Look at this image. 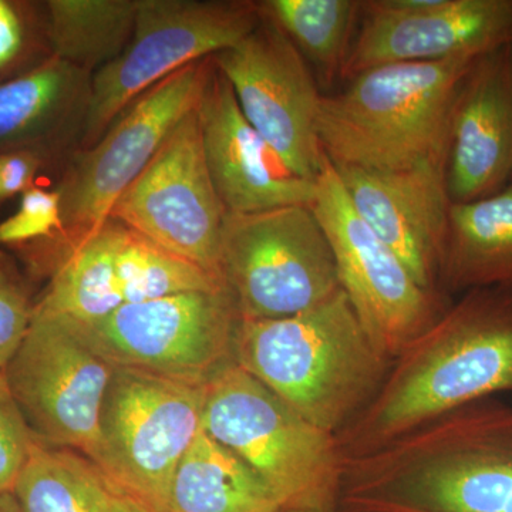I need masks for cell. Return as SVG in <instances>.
Returning <instances> with one entry per match:
<instances>
[{
	"instance_id": "1",
	"label": "cell",
	"mask_w": 512,
	"mask_h": 512,
	"mask_svg": "<svg viewBox=\"0 0 512 512\" xmlns=\"http://www.w3.org/2000/svg\"><path fill=\"white\" fill-rule=\"evenodd\" d=\"M501 393H512V289H476L394 357L375 399L336 436L340 450L372 453Z\"/></svg>"
},
{
	"instance_id": "2",
	"label": "cell",
	"mask_w": 512,
	"mask_h": 512,
	"mask_svg": "<svg viewBox=\"0 0 512 512\" xmlns=\"http://www.w3.org/2000/svg\"><path fill=\"white\" fill-rule=\"evenodd\" d=\"M338 512H512V406L491 397L346 457Z\"/></svg>"
},
{
	"instance_id": "3",
	"label": "cell",
	"mask_w": 512,
	"mask_h": 512,
	"mask_svg": "<svg viewBox=\"0 0 512 512\" xmlns=\"http://www.w3.org/2000/svg\"><path fill=\"white\" fill-rule=\"evenodd\" d=\"M234 362L306 420L338 436L375 399L393 360L373 343L340 291L289 318L239 320Z\"/></svg>"
},
{
	"instance_id": "4",
	"label": "cell",
	"mask_w": 512,
	"mask_h": 512,
	"mask_svg": "<svg viewBox=\"0 0 512 512\" xmlns=\"http://www.w3.org/2000/svg\"><path fill=\"white\" fill-rule=\"evenodd\" d=\"M480 57L390 63L356 74L322 96L318 138L336 168L403 170L447 157L451 110Z\"/></svg>"
},
{
	"instance_id": "5",
	"label": "cell",
	"mask_w": 512,
	"mask_h": 512,
	"mask_svg": "<svg viewBox=\"0 0 512 512\" xmlns=\"http://www.w3.org/2000/svg\"><path fill=\"white\" fill-rule=\"evenodd\" d=\"M202 430L241 458L281 508L338 511L345 456L319 429L235 362L204 384Z\"/></svg>"
},
{
	"instance_id": "6",
	"label": "cell",
	"mask_w": 512,
	"mask_h": 512,
	"mask_svg": "<svg viewBox=\"0 0 512 512\" xmlns=\"http://www.w3.org/2000/svg\"><path fill=\"white\" fill-rule=\"evenodd\" d=\"M218 274L239 318L284 319L338 295V269L308 205L227 214Z\"/></svg>"
},
{
	"instance_id": "7",
	"label": "cell",
	"mask_w": 512,
	"mask_h": 512,
	"mask_svg": "<svg viewBox=\"0 0 512 512\" xmlns=\"http://www.w3.org/2000/svg\"><path fill=\"white\" fill-rule=\"evenodd\" d=\"M204 384L116 367L90 458L148 511L167 512L175 470L201 430Z\"/></svg>"
},
{
	"instance_id": "8",
	"label": "cell",
	"mask_w": 512,
	"mask_h": 512,
	"mask_svg": "<svg viewBox=\"0 0 512 512\" xmlns=\"http://www.w3.org/2000/svg\"><path fill=\"white\" fill-rule=\"evenodd\" d=\"M261 22L252 0H138L124 52L93 74L79 147L96 143L121 111L161 80L229 49Z\"/></svg>"
},
{
	"instance_id": "9",
	"label": "cell",
	"mask_w": 512,
	"mask_h": 512,
	"mask_svg": "<svg viewBox=\"0 0 512 512\" xmlns=\"http://www.w3.org/2000/svg\"><path fill=\"white\" fill-rule=\"evenodd\" d=\"M212 57L161 80L121 111L103 136L64 160L56 190L62 200V252L110 220L120 195L150 164L175 127L197 107Z\"/></svg>"
},
{
	"instance_id": "10",
	"label": "cell",
	"mask_w": 512,
	"mask_h": 512,
	"mask_svg": "<svg viewBox=\"0 0 512 512\" xmlns=\"http://www.w3.org/2000/svg\"><path fill=\"white\" fill-rule=\"evenodd\" d=\"M311 208L332 248L340 288L370 339L393 360L446 311V295L420 286L357 214L325 154Z\"/></svg>"
},
{
	"instance_id": "11",
	"label": "cell",
	"mask_w": 512,
	"mask_h": 512,
	"mask_svg": "<svg viewBox=\"0 0 512 512\" xmlns=\"http://www.w3.org/2000/svg\"><path fill=\"white\" fill-rule=\"evenodd\" d=\"M70 320L87 345L113 366L205 384L234 362L241 318L222 288L126 303L99 322Z\"/></svg>"
},
{
	"instance_id": "12",
	"label": "cell",
	"mask_w": 512,
	"mask_h": 512,
	"mask_svg": "<svg viewBox=\"0 0 512 512\" xmlns=\"http://www.w3.org/2000/svg\"><path fill=\"white\" fill-rule=\"evenodd\" d=\"M114 369L87 345L72 320L35 303L28 332L5 373L40 443L90 457Z\"/></svg>"
},
{
	"instance_id": "13",
	"label": "cell",
	"mask_w": 512,
	"mask_h": 512,
	"mask_svg": "<svg viewBox=\"0 0 512 512\" xmlns=\"http://www.w3.org/2000/svg\"><path fill=\"white\" fill-rule=\"evenodd\" d=\"M225 217L205 160L197 107L110 212V220L218 278Z\"/></svg>"
},
{
	"instance_id": "14",
	"label": "cell",
	"mask_w": 512,
	"mask_h": 512,
	"mask_svg": "<svg viewBox=\"0 0 512 512\" xmlns=\"http://www.w3.org/2000/svg\"><path fill=\"white\" fill-rule=\"evenodd\" d=\"M212 62L227 77L256 133L289 170L316 181L323 161L318 138L322 94L311 67L285 33L261 15L248 36L212 56Z\"/></svg>"
},
{
	"instance_id": "15",
	"label": "cell",
	"mask_w": 512,
	"mask_h": 512,
	"mask_svg": "<svg viewBox=\"0 0 512 512\" xmlns=\"http://www.w3.org/2000/svg\"><path fill=\"white\" fill-rule=\"evenodd\" d=\"M512 45V0H365L340 79L390 63L481 57Z\"/></svg>"
},
{
	"instance_id": "16",
	"label": "cell",
	"mask_w": 512,
	"mask_h": 512,
	"mask_svg": "<svg viewBox=\"0 0 512 512\" xmlns=\"http://www.w3.org/2000/svg\"><path fill=\"white\" fill-rule=\"evenodd\" d=\"M446 158L403 170L335 167L357 214L399 256L420 286L437 293H443L440 264L453 204Z\"/></svg>"
},
{
	"instance_id": "17",
	"label": "cell",
	"mask_w": 512,
	"mask_h": 512,
	"mask_svg": "<svg viewBox=\"0 0 512 512\" xmlns=\"http://www.w3.org/2000/svg\"><path fill=\"white\" fill-rule=\"evenodd\" d=\"M202 147L227 214L311 207L316 181L298 177L245 119L227 77L211 60L197 104Z\"/></svg>"
},
{
	"instance_id": "18",
	"label": "cell",
	"mask_w": 512,
	"mask_h": 512,
	"mask_svg": "<svg viewBox=\"0 0 512 512\" xmlns=\"http://www.w3.org/2000/svg\"><path fill=\"white\" fill-rule=\"evenodd\" d=\"M446 171L456 204L512 183V45L481 56L461 83L448 126Z\"/></svg>"
},
{
	"instance_id": "19",
	"label": "cell",
	"mask_w": 512,
	"mask_h": 512,
	"mask_svg": "<svg viewBox=\"0 0 512 512\" xmlns=\"http://www.w3.org/2000/svg\"><path fill=\"white\" fill-rule=\"evenodd\" d=\"M93 74L50 56L0 83V153L40 151L59 163L82 140Z\"/></svg>"
},
{
	"instance_id": "20",
	"label": "cell",
	"mask_w": 512,
	"mask_h": 512,
	"mask_svg": "<svg viewBox=\"0 0 512 512\" xmlns=\"http://www.w3.org/2000/svg\"><path fill=\"white\" fill-rule=\"evenodd\" d=\"M512 289V183L490 197L453 202L440 264L444 295Z\"/></svg>"
},
{
	"instance_id": "21",
	"label": "cell",
	"mask_w": 512,
	"mask_h": 512,
	"mask_svg": "<svg viewBox=\"0 0 512 512\" xmlns=\"http://www.w3.org/2000/svg\"><path fill=\"white\" fill-rule=\"evenodd\" d=\"M13 494L20 512H151L86 454L39 440Z\"/></svg>"
},
{
	"instance_id": "22",
	"label": "cell",
	"mask_w": 512,
	"mask_h": 512,
	"mask_svg": "<svg viewBox=\"0 0 512 512\" xmlns=\"http://www.w3.org/2000/svg\"><path fill=\"white\" fill-rule=\"evenodd\" d=\"M275 495L231 450L198 431L173 481L167 512H276Z\"/></svg>"
},
{
	"instance_id": "23",
	"label": "cell",
	"mask_w": 512,
	"mask_h": 512,
	"mask_svg": "<svg viewBox=\"0 0 512 512\" xmlns=\"http://www.w3.org/2000/svg\"><path fill=\"white\" fill-rule=\"evenodd\" d=\"M128 228L109 220L63 252L37 308L80 323L107 318L126 305L117 276V255Z\"/></svg>"
},
{
	"instance_id": "24",
	"label": "cell",
	"mask_w": 512,
	"mask_h": 512,
	"mask_svg": "<svg viewBox=\"0 0 512 512\" xmlns=\"http://www.w3.org/2000/svg\"><path fill=\"white\" fill-rule=\"evenodd\" d=\"M137 10L138 0H46L52 56L96 73L126 49Z\"/></svg>"
},
{
	"instance_id": "25",
	"label": "cell",
	"mask_w": 512,
	"mask_h": 512,
	"mask_svg": "<svg viewBox=\"0 0 512 512\" xmlns=\"http://www.w3.org/2000/svg\"><path fill=\"white\" fill-rule=\"evenodd\" d=\"M258 6L315 70L316 80L330 84L342 77L362 18L360 0H262Z\"/></svg>"
},
{
	"instance_id": "26",
	"label": "cell",
	"mask_w": 512,
	"mask_h": 512,
	"mask_svg": "<svg viewBox=\"0 0 512 512\" xmlns=\"http://www.w3.org/2000/svg\"><path fill=\"white\" fill-rule=\"evenodd\" d=\"M117 276L124 303L224 288L218 276L158 247L131 229L117 255Z\"/></svg>"
},
{
	"instance_id": "27",
	"label": "cell",
	"mask_w": 512,
	"mask_h": 512,
	"mask_svg": "<svg viewBox=\"0 0 512 512\" xmlns=\"http://www.w3.org/2000/svg\"><path fill=\"white\" fill-rule=\"evenodd\" d=\"M52 56L45 2L0 0V83Z\"/></svg>"
},
{
	"instance_id": "28",
	"label": "cell",
	"mask_w": 512,
	"mask_h": 512,
	"mask_svg": "<svg viewBox=\"0 0 512 512\" xmlns=\"http://www.w3.org/2000/svg\"><path fill=\"white\" fill-rule=\"evenodd\" d=\"M62 234L59 191L32 187L22 194L19 210L0 222V247H30L55 241Z\"/></svg>"
},
{
	"instance_id": "29",
	"label": "cell",
	"mask_w": 512,
	"mask_h": 512,
	"mask_svg": "<svg viewBox=\"0 0 512 512\" xmlns=\"http://www.w3.org/2000/svg\"><path fill=\"white\" fill-rule=\"evenodd\" d=\"M36 441L5 370H0V494L13 493Z\"/></svg>"
},
{
	"instance_id": "30",
	"label": "cell",
	"mask_w": 512,
	"mask_h": 512,
	"mask_svg": "<svg viewBox=\"0 0 512 512\" xmlns=\"http://www.w3.org/2000/svg\"><path fill=\"white\" fill-rule=\"evenodd\" d=\"M35 303L12 262L0 254V370H5L28 332Z\"/></svg>"
},
{
	"instance_id": "31",
	"label": "cell",
	"mask_w": 512,
	"mask_h": 512,
	"mask_svg": "<svg viewBox=\"0 0 512 512\" xmlns=\"http://www.w3.org/2000/svg\"><path fill=\"white\" fill-rule=\"evenodd\" d=\"M50 165L55 161L40 151L0 153V205L35 187L36 178Z\"/></svg>"
},
{
	"instance_id": "32",
	"label": "cell",
	"mask_w": 512,
	"mask_h": 512,
	"mask_svg": "<svg viewBox=\"0 0 512 512\" xmlns=\"http://www.w3.org/2000/svg\"><path fill=\"white\" fill-rule=\"evenodd\" d=\"M0 512H20L15 494H0Z\"/></svg>"
},
{
	"instance_id": "33",
	"label": "cell",
	"mask_w": 512,
	"mask_h": 512,
	"mask_svg": "<svg viewBox=\"0 0 512 512\" xmlns=\"http://www.w3.org/2000/svg\"><path fill=\"white\" fill-rule=\"evenodd\" d=\"M276 512H338V511H319V510H293V508H282Z\"/></svg>"
}]
</instances>
